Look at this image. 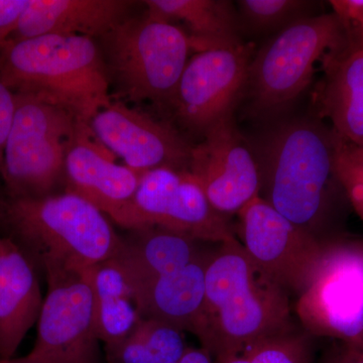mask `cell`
Returning <instances> with one entry per match:
<instances>
[{
    "label": "cell",
    "instance_id": "obj_1",
    "mask_svg": "<svg viewBox=\"0 0 363 363\" xmlns=\"http://www.w3.org/2000/svg\"><path fill=\"white\" fill-rule=\"evenodd\" d=\"M336 140L320 118L296 117L272 126L252 150L259 197L322 242L336 240L331 221L339 196H345L336 175Z\"/></svg>",
    "mask_w": 363,
    "mask_h": 363
},
{
    "label": "cell",
    "instance_id": "obj_2",
    "mask_svg": "<svg viewBox=\"0 0 363 363\" xmlns=\"http://www.w3.org/2000/svg\"><path fill=\"white\" fill-rule=\"evenodd\" d=\"M290 296L238 238L221 243L208 262L204 304L193 334L215 362L233 357L296 328Z\"/></svg>",
    "mask_w": 363,
    "mask_h": 363
},
{
    "label": "cell",
    "instance_id": "obj_3",
    "mask_svg": "<svg viewBox=\"0 0 363 363\" xmlns=\"http://www.w3.org/2000/svg\"><path fill=\"white\" fill-rule=\"evenodd\" d=\"M0 229L44 271L47 281L111 259L121 243L105 215L75 193L9 199Z\"/></svg>",
    "mask_w": 363,
    "mask_h": 363
},
{
    "label": "cell",
    "instance_id": "obj_4",
    "mask_svg": "<svg viewBox=\"0 0 363 363\" xmlns=\"http://www.w3.org/2000/svg\"><path fill=\"white\" fill-rule=\"evenodd\" d=\"M0 77L14 94L54 105L86 124L112 102L99 45L83 35L6 40L0 45Z\"/></svg>",
    "mask_w": 363,
    "mask_h": 363
},
{
    "label": "cell",
    "instance_id": "obj_5",
    "mask_svg": "<svg viewBox=\"0 0 363 363\" xmlns=\"http://www.w3.org/2000/svg\"><path fill=\"white\" fill-rule=\"evenodd\" d=\"M109 83L128 102L171 104L193 50L178 26L145 13L100 38Z\"/></svg>",
    "mask_w": 363,
    "mask_h": 363
},
{
    "label": "cell",
    "instance_id": "obj_6",
    "mask_svg": "<svg viewBox=\"0 0 363 363\" xmlns=\"http://www.w3.org/2000/svg\"><path fill=\"white\" fill-rule=\"evenodd\" d=\"M354 26L334 13L296 21L277 33L250 64L245 91L255 116H276L310 85L317 62L347 44Z\"/></svg>",
    "mask_w": 363,
    "mask_h": 363
},
{
    "label": "cell",
    "instance_id": "obj_7",
    "mask_svg": "<svg viewBox=\"0 0 363 363\" xmlns=\"http://www.w3.org/2000/svg\"><path fill=\"white\" fill-rule=\"evenodd\" d=\"M16 107L6 140L0 178L9 199H35L65 186L67 152L89 124L70 112L16 94Z\"/></svg>",
    "mask_w": 363,
    "mask_h": 363
},
{
    "label": "cell",
    "instance_id": "obj_8",
    "mask_svg": "<svg viewBox=\"0 0 363 363\" xmlns=\"http://www.w3.org/2000/svg\"><path fill=\"white\" fill-rule=\"evenodd\" d=\"M304 331L352 345L363 336V245L330 241L295 306Z\"/></svg>",
    "mask_w": 363,
    "mask_h": 363
},
{
    "label": "cell",
    "instance_id": "obj_9",
    "mask_svg": "<svg viewBox=\"0 0 363 363\" xmlns=\"http://www.w3.org/2000/svg\"><path fill=\"white\" fill-rule=\"evenodd\" d=\"M238 215L240 243L250 257L286 292L298 297L314 278L330 241L318 240L259 195Z\"/></svg>",
    "mask_w": 363,
    "mask_h": 363
},
{
    "label": "cell",
    "instance_id": "obj_10",
    "mask_svg": "<svg viewBox=\"0 0 363 363\" xmlns=\"http://www.w3.org/2000/svg\"><path fill=\"white\" fill-rule=\"evenodd\" d=\"M255 45L242 42L197 52L182 74L171 105L177 119L202 136L215 124L233 116L247 86Z\"/></svg>",
    "mask_w": 363,
    "mask_h": 363
},
{
    "label": "cell",
    "instance_id": "obj_11",
    "mask_svg": "<svg viewBox=\"0 0 363 363\" xmlns=\"http://www.w3.org/2000/svg\"><path fill=\"white\" fill-rule=\"evenodd\" d=\"M47 281L49 291L37 321V339L28 357L45 363H106L87 271Z\"/></svg>",
    "mask_w": 363,
    "mask_h": 363
},
{
    "label": "cell",
    "instance_id": "obj_12",
    "mask_svg": "<svg viewBox=\"0 0 363 363\" xmlns=\"http://www.w3.org/2000/svg\"><path fill=\"white\" fill-rule=\"evenodd\" d=\"M135 205L143 227H162L213 245L236 238L226 216L211 206L188 169L160 168L143 174Z\"/></svg>",
    "mask_w": 363,
    "mask_h": 363
},
{
    "label": "cell",
    "instance_id": "obj_13",
    "mask_svg": "<svg viewBox=\"0 0 363 363\" xmlns=\"http://www.w3.org/2000/svg\"><path fill=\"white\" fill-rule=\"evenodd\" d=\"M202 138L192 147L188 171L217 212L238 214L259 193L255 152L236 128L233 116L215 124Z\"/></svg>",
    "mask_w": 363,
    "mask_h": 363
},
{
    "label": "cell",
    "instance_id": "obj_14",
    "mask_svg": "<svg viewBox=\"0 0 363 363\" xmlns=\"http://www.w3.org/2000/svg\"><path fill=\"white\" fill-rule=\"evenodd\" d=\"M93 136L142 176L160 168L188 169L192 145L171 124L116 100L91 119Z\"/></svg>",
    "mask_w": 363,
    "mask_h": 363
},
{
    "label": "cell",
    "instance_id": "obj_15",
    "mask_svg": "<svg viewBox=\"0 0 363 363\" xmlns=\"http://www.w3.org/2000/svg\"><path fill=\"white\" fill-rule=\"evenodd\" d=\"M92 136L90 128L81 133L67 152L65 191L88 200L128 230L142 228L135 205L140 175L116 164Z\"/></svg>",
    "mask_w": 363,
    "mask_h": 363
},
{
    "label": "cell",
    "instance_id": "obj_16",
    "mask_svg": "<svg viewBox=\"0 0 363 363\" xmlns=\"http://www.w3.org/2000/svg\"><path fill=\"white\" fill-rule=\"evenodd\" d=\"M128 0H30L7 40L45 35H83L99 40L133 16Z\"/></svg>",
    "mask_w": 363,
    "mask_h": 363
},
{
    "label": "cell",
    "instance_id": "obj_17",
    "mask_svg": "<svg viewBox=\"0 0 363 363\" xmlns=\"http://www.w3.org/2000/svg\"><path fill=\"white\" fill-rule=\"evenodd\" d=\"M43 302L35 262L11 238L0 234V359L13 357L37 323Z\"/></svg>",
    "mask_w": 363,
    "mask_h": 363
},
{
    "label": "cell",
    "instance_id": "obj_18",
    "mask_svg": "<svg viewBox=\"0 0 363 363\" xmlns=\"http://www.w3.org/2000/svg\"><path fill=\"white\" fill-rule=\"evenodd\" d=\"M217 245L159 226L131 229L121 236L111 260L130 285L178 271L209 257Z\"/></svg>",
    "mask_w": 363,
    "mask_h": 363
},
{
    "label": "cell",
    "instance_id": "obj_19",
    "mask_svg": "<svg viewBox=\"0 0 363 363\" xmlns=\"http://www.w3.org/2000/svg\"><path fill=\"white\" fill-rule=\"evenodd\" d=\"M319 94V118H328L344 140L363 145V32L326 55Z\"/></svg>",
    "mask_w": 363,
    "mask_h": 363
},
{
    "label": "cell",
    "instance_id": "obj_20",
    "mask_svg": "<svg viewBox=\"0 0 363 363\" xmlns=\"http://www.w3.org/2000/svg\"><path fill=\"white\" fill-rule=\"evenodd\" d=\"M212 255L171 274L130 284L143 319L157 320L193 334L204 304L206 269Z\"/></svg>",
    "mask_w": 363,
    "mask_h": 363
},
{
    "label": "cell",
    "instance_id": "obj_21",
    "mask_svg": "<svg viewBox=\"0 0 363 363\" xmlns=\"http://www.w3.org/2000/svg\"><path fill=\"white\" fill-rule=\"evenodd\" d=\"M143 4L150 16L183 26L195 52L242 43L238 11L228 0H145Z\"/></svg>",
    "mask_w": 363,
    "mask_h": 363
},
{
    "label": "cell",
    "instance_id": "obj_22",
    "mask_svg": "<svg viewBox=\"0 0 363 363\" xmlns=\"http://www.w3.org/2000/svg\"><path fill=\"white\" fill-rule=\"evenodd\" d=\"M93 294L98 336L105 347L121 343L143 321L133 289L112 260L87 269Z\"/></svg>",
    "mask_w": 363,
    "mask_h": 363
},
{
    "label": "cell",
    "instance_id": "obj_23",
    "mask_svg": "<svg viewBox=\"0 0 363 363\" xmlns=\"http://www.w3.org/2000/svg\"><path fill=\"white\" fill-rule=\"evenodd\" d=\"M184 331L157 320L143 319L121 343L105 347L107 363H180L187 350Z\"/></svg>",
    "mask_w": 363,
    "mask_h": 363
},
{
    "label": "cell",
    "instance_id": "obj_24",
    "mask_svg": "<svg viewBox=\"0 0 363 363\" xmlns=\"http://www.w3.org/2000/svg\"><path fill=\"white\" fill-rule=\"evenodd\" d=\"M316 4L306 0H240V23L257 33H279L303 18L316 16Z\"/></svg>",
    "mask_w": 363,
    "mask_h": 363
},
{
    "label": "cell",
    "instance_id": "obj_25",
    "mask_svg": "<svg viewBox=\"0 0 363 363\" xmlns=\"http://www.w3.org/2000/svg\"><path fill=\"white\" fill-rule=\"evenodd\" d=\"M240 354L242 363H312L311 335L294 328L257 341Z\"/></svg>",
    "mask_w": 363,
    "mask_h": 363
},
{
    "label": "cell",
    "instance_id": "obj_26",
    "mask_svg": "<svg viewBox=\"0 0 363 363\" xmlns=\"http://www.w3.org/2000/svg\"><path fill=\"white\" fill-rule=\"evenodd\" d=\"M335 171L346 199L363 222V145L348 142L338 133Z\"/></svg>",
    "mask_w": 363,
    "mask_h": 363
},
{
    "label": "cell",
    "instance_id": "obj_27",
    "mask_svg": "<svg viewBox=\"0 0 363 363\" xmlns=\"http://www.w3.org/2000/svg\"><path fill=\"white\" fill-rule=\"evenodd\" d=\"M30 0H0V45L13 35Z\"/></svg>",
    "mask_w": 363,
    "mask_h": 363
},
{
    "label": "cell",
    "instance_id": "obj_28",
    "mask_svg": "<svg viewBox=\"0 0 363 363\" xmlns=\"http://www.w3.org/2000/svg\"><path fill=\"white\" fill-rule=\"evenodd\" d=\"M16 107V94L4 84L0 77V168L4 157V145L13 123Z\"/></svg>",
    "mask_w": 363,
    "mask_h": 363
},
{
    "label": "cell",
    "instance_id": "obj_29",
    "mask_svg": "<svg viewBox=\"0 0 363 363\" xmlns=\"http://www.w3.org/2000/svg\"><path fill=\"white\" fill-rule=\"evenodd\" d=\"M330 6L341 21L363 32V0H331Z\"/></svg>",
    "mask_w": 363,
    "mask_h": 363
},
{
    "label": "cell",
    "instance_id": "obj_30",
    "mask_svg": "<svg viewBox=\"0 0 363 363\" xmlns=\"http://www.w3.org/2000/svg\"><path fill=\"white\" fill-rule=\"evenodd\" d=\"M180 363H215L213 357L204 348L188 346Z\"/></svg>",
    "mask_w": 363,
    "mask_h": 363
},
{
    "label": "cell",
    "instance_id": "obj_31",
    "mask_svg": "<svg viewBox=\"0 0 363 363\" xmlns=\"http://www.w3.org/2000/svg\"><path fill=\"white\" fill-rule=\"evenodd\" d=\"M327 363H363V358L360 357L355 351L346 346L345 350L332 357Z\"/></svg>",
    "mask_w": 363,
    "mask_h": 363
},
{
    "label": "cell",
    "instance_id": "obj_32",
    "mask_svg": "<svg viewBox=\"0 0 363 363\" xmlns=\"http://www.w3.org/2000/svg\"><path fill=\"white\" fill-rule=\"evenodd\" d=\"M0 363H45L40 362V360L33 359L28 357V355L21 358H9V359H0Z\"/></svg>",
    "mask_w": 363,
    "mask_h": 363
},
{
    "label": "cell",
    "instance_id": "obj_33",
    "mask_svg": "<svg viewBox=\"0 0 363 363\" xmlns=\"http://www.w3.org/2000/svg\"><path fill=\"white\" fill-rule=\"evenodd\" d=\"M6 191H4V185L0 183V220H1L2 215H4V207H6Z\"/></svg>",
    "mask_w": 363,
    "mask_h": 363
},
{
    "label": "cell",
    "instance_id": "obj_34",
    "mask_svg": "<svg viewBox=\"0 0 363 363\" xmlns=\"http://www.w3.org/2000/svg\"><path fill=\"white\" fill-rule=\"evenodd\" d=\"M346 346H348L351 350L355 351L360 357L363 358V336L360 338L359 341H357V343L352 344V345Z\"/></svg>",
    "mask_w": 363,
    "mask_h": 363
},
{
    "label": "cell",
    "instance_id": "obj_35",
    "mask_svg": "<svg viewBox=\"0 0 363 363\" xmlns=\"http://www.w3.org/2000/svg\"><path fill=\"white\" fill-rule=\"evenodd\" d=\"M107 363V362H106Z\"/></svg>",
    "mask_w": 363,
    "mask_h": 363
}]
</instances>
